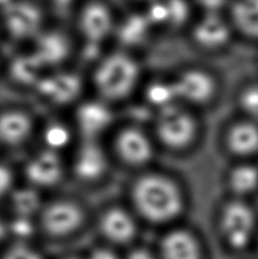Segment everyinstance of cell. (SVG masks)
<instances>
[{
    "instance_id": "cell-15",
    "label": "cell",
    "mask_w": 258,
    "mask_h": 259,
    "mask_svg": "<svg viewBox=\"0 0 258 259\" xmlns=\"http://www.w3.org/2000/svg\"><path fill=\"white\" fill-rule=\"evenodd\" d=\"M33 131V122L23 110L9 109L0 113V143L16 147L24 143Z\"/></svg>"
},
{
    "instance_id": "cell-24",
    "label": "cell",
    "mask_w": 258,
    "mask_h": 259,
    "mask_svg": "<svg viewBox=\"0 0 258 259\" xmlns=\"http://www.w3.org/2000/svg\"><path fill=\"white\" fill-rule=\"evenodd\" d=\"M72 131L65 124L53 122L46 126L42 133V140L46 149L61 152L71 142Z\"/></svg>"
},
{
    "instance_id": "cell-8",
    "label": "cell",
    "mask_w": 258,
    "mask_h": 259,
    "mask_svg": "<svg viewBox=\"0 0 258 259\" xmlns=\"http://www.w3.org/2000/svg\"><path fill=\"white\" fill-rule=\"evenodd\" d=\"M255 228V215L246 203L233 201L222 212V231L229 244L236 249L245 248Z\"/></svg>"
},
{
    "instance_id": "cell-33",
    "label": "cell",
    "mask_w": 258,
    "mask_h": 259,
    "mask_svg": "<svg viewBox=\"0 0 258 259\" xmlns=\"http://www.w3.org/2000/svg\"><path fill=\"white\" fill-rule=\"evenodd\" d=\"M128 259H154V257L146 250H137L131 253V256L128 257Z\"/></svg>"
},
{
    "instance_id": "cell-36",
    "label": "cell",
    "mask_w": 258,
    "mask_h": 259,
    "mask_svg": "<svg viewBox=\"0 0 258 259\" xmlns=\"http://www.w3.org/2000/svg\"><path fill=\"white\" fill-rule=\"evenodd\" d=\"M73 259H74V258H73Z\"/></svg>"
},
{
    "instance_id": "cell-19",
    "label": "cell",
    "mask_w": 258,
    "mask_h": 259,
    "mask_svg": "<svg viewBox=\"0 0 258 259\" xmlns=\"http://www.w3.org/2000/svg\"><path fill=\"white\" fill-rule=\"evenodd\" d=\"M164 259H200L197 240L186 231H174L166 235L162 243Z\"/></svg>"
},
{
    "instance_id": "cell-20",
    "label": "cell",
    "mask_w": 258,
    "mask_h": 259,
    "mask_svg": "<svg viewBox=\"0 0 258 259\" xmlns=\"http://www.w3.org/2000/svg\"><path fill=\"white\" fill-rule=\"evenodd\" d=\"M101 229L113 241L124 242L135 234V224L126 212L119 209L109 210L101 220Z\"/></svg>"
},
{
    "instance_id": "cell-32",
    "label": "cell",
    "mask_w": 258,
    "mask_h": 259,
    "mask_svg": "<svg viewBox=\"0 0 258 259\" xmlns=\"http://www.w3.org/2000/svg\"><path fill=\"white\" fill-rule=\"evenodd\" d=\"M90 259H117V258L113 252L101 249V250H97L92 253Z\"/></svg>"
},
{
    "instance_id": "cell-23",
    "label": "cell",
    "mask_w": 258,
    "mask_h": 259,
    "mask_svg": "<svg viewBox=\"0 0 258 259\" xmlns=\"http://www.w3.org/2000/svg\"><path fill=\"white\" fill-rule=\"evenodd\" d=\"M151 23L145 15H132L118 27V38L124 45H138L144 41L148 34Z\"/></svg>"
},
{
    "instance_id": "cell-29",
    "label": "cell",
    "mask_w": 258,
    "mask_h": 259,
    "mask_svg": "<svg viewBox=\"0 0 258 259\" xmlns=\"http://www.w3.org/2000/svg\"><path fill=\"white\" fill-rule=\"evenodd\" d=\"M5 259H41L40 256L26 247H15L9 251Z\"/></svg>"
},
{
    "instance_id": "cell-2",
    "label": "cell",
    "mask_w": 258,
    "mask_h": 259,
    "mask_svg": "<svg viewBox=\"0 0 258 259\" xmlns=\"http://www.w3.org/2000/svg\"><path fill=\"white\" fill-rule=\"evenodd\" d=\"M140 80L139 64L126 53L105 56L94 72L92 81L100 100L117 103L126 99L136 90Z\"/></svg>"
},
{
    "instance_id": "cell-28",
    "label": "cell",
    "mask_w": 258,
    "mask_h": 259,
    "mask_svg": "<svg viewBox=\"0 0 258 259\" xmlns=\"http://www.w3.org/2000/svg\"><path fill=\"white\" fill-rule=\"evenodd\" d=\"M12 231L18 238H27L33 232V226H32L29 217L18 216V219L13 222Z\"/></svg>"
},
{
    "instance_id": "cell-13",
    "label": "cell",
    "mask_w": 258,
    "mask_h": 259,
    "mask_svg": "<svg viewBox=\"0 0 258 259\" xmlns=\"http://www.w3.org/2000/svg\"><path fill=\"white\" fill-rule=\"evenodd\" d=\"M192 38L200 48L213 50L228 45L231 38V25L216 13H208L196 23Z\"/></svg>"
},
{
    "instance_id": "cell-10",
    "label": "cell",
    "mask_w": 258,
    "mask_h": 259,
    "mask_svg": "<svg viewBox=\"0 0 258 259\" xmlns=\"http://www.w3.org/2000/svg\"><path fill=\"white\" fill-rule=\"evenodd\" d=\"M63 169L61 152L44 148L27 160L25 175L35 187H52L62 179Z\"/></svg>"
},
{
    "instance_id": "cell-3",
    "label": "cell",
    "mask_w": 258,
    "mask_h": 259,
    "mask_svg": "<svg viewBox=\"0 0 258 259\" xmlns=\"http://www.w3.org/2000/svg\"><path fill=\"white\" fill-rule=\"evenodd\" d=\"M155 134L164 147L172 150H182L195 140L197 122L184 105H169L158 110L155 121Z\"/></svg>"
},
{
    "instance_id": "cell-22",
    "label": "cell",
    "mask_w": 258,
    "mask_h": 259,
    "mask_svg": "<svg viewBox=\"0 0 258 259\" xmlns=\"http://www.w3.org/2000/svg\"><path fill=\"white\" fill-rule=\"evenodd\" d=\"M12 75L22 84H38L45 74H41L45 67L32 53L18 56L12 64Z\"/></svg>"
},
{
    "instance_id": "cell-17",
    "label": "cell",
    "mask_w": 258,
    "mask_h": 259,
    "mask_svg": "<svg viewBox=\"0 0 258 259\" xmlns=\"http://www.w3.org/2000/svg\"><path fill=\"white\" fill-rule=\"evenodd\" d=\"M81 219V211L74 203L61 201L47 208L44 215V224L50 233L62 235L75 230Z\"/></svg>"
},
{
    "instance_id": "cell-6",
    "label": "cell",
    "mask_w": 258,
    "mask_h": 259,
    "mask_svg": "<svg viewBox=\"0 0 258 259\" xmlns=\"http://www.w3.org/2000/svg\"><path fill=\"white\" fill-rule=\"evenodd\" d=\"M173 90L178 104L204 105L215 95V81L208 73L198 68L182 72L172 81Z\"/></svg>"
},
{
    "instance_id": "cell-11",
    "label": "cell",
    "mask_w": 258,
    "mask_h": 259,
    "mask_svg": "<svg viewBox=\"0 0 258 259\" xmlns=\"http://www.w3.org/2000/svg\"><path fill=\"white\" fill-rule=\"evenodd\" d=\"M73 158V170L83 181L100 179L108 168V155L98 140H83Z\"/></svg>"
},
{
    "instance_id": "cell-7",
    "label": "cell",
    "mask_w": 258,
    "mask_h": 259,
    "mask_svg": "<svg viewBox=\"0 0 258 259\" xmlns=\"http://www.w3.org/2000/svg\"><path fill=\"white\" fill-rule=\"evenodd\" d=\"M77 24L85 42L89 46H98L113 32L115 20L107 5L101 2H91L81 9Z\"/></svg>"
},
{
    "instance_id": "cell-31",
    "label": "cell",
    "mask_w": 258,
    "mask_h": 259,
    "mask_svg": "<svg viewBox=\"0 0 258 259\" xmlns=\"http://www.w3.org/2000/svg\"><path fill=\"white\" fill-rule=\"evenodd\" d=\"M52 3L57 11L65 13L73 6V4L76 3V0H52Z\"/></svg>"
},
{
    "instance_id": "cell-9",
    "label": "cell",
    "mask_w": 258,
    "mask_h": 259,
    "mask_svg": "<svg viewBox=\"0 0 258 259\" xmlns=\"http://www.w3.org/2000/svg\"><path fill=\"white\" fill-rule=\"evenodd\" d=\"M113 123V113L103 100L84 101L75 112V124L83 140H99Z\"/></svg>"
},
{
    "instance_id": "cell-25",
    "label": "cell",
    "mask_w": 258,
    "mask_h": 259,
    "mask_svg": "<svg viewBox=\"0 0 258 259\" xmlns=\"http://www.w3.org/2000/svg\"><path fill=\"white\" fill-rule=\"evenodd\" d=\"M165 9V24L178 26L183 24L189 16V5L186 0H163Z\"/></svg>"
},
{
    "instance_id": "cell-18",
    "label": "cell",
    "mask_w": 258,
    "mask_h": 259,
    "mask_svg": "<svg viewBox=\"0 0 258 259\" xmlns=\"http://www.w3.org/2000/svg\"><path fill=\"white\" fill-rule=\"evenodd\" d=\"M231 25L247 38L258 39V0H234Z\"/></svg>"
},
{
    "instance_id": "cell-16",
    "label": "cell",
    "mask_w": 258,
    "mask_h": 259,
    "mask_svg": "<svg viewBox=\"0 0 258 259\" xmlns=\"http://www.w3.org/2000/svg\"><path fill=\"white\" fill-rule=\"evenodd\" d=\"M228 150L237 157H250L258 152V125L251 119L230 126L225 136Z\"/></svg>"
},
{
    "instance_id": "cell-35",
    "label": "cell",
    "mask_w": 258,
    "mask_h": 259,
    "mask_svg": "<svg viewBox=\"0 0 258 259\" xmlns=\"http://www.w3.org/2000/svg\"><path fill=\"white\" fill-rule=\"evenodd\" d=\"M138 2H142V3H149L151 4L153 2H155V0H138Z\"/></svg>"
},
{
    "instance_id": "cell-26",
    "label": "cell",
    "mask_w": 258,
    "mask_h": 259,
    "mask_svg": "<svg viewBox=\"0 0 258 259\" xmlns=\"http://www.w3.org/2000/svg\"><path fill=\"white\" fill-rule=\"evenodd\" d=\"M39 197L30 189H24L14 194V207L20 216L29 217L39 207Z\"/></svg>"
},
{
    "instance_id": "cell-27",
    "label": "cell",
    "mask_w": 258,
    "mask_h": 259,
    "mask_svg": "<svg viewBox=\"0 0 258 259\" xmlns=\"http://www.w3.org/2000/svg\"><path fill=\"white\" fill-rule=\"evenodd\" d=\"M239 105L250 117H258V84H252L243 89L239 96Z\"/></svg>"
},
{
    "instance_id": "cell-12",
    "label": "cell",
    "mask_w": 258,
    "mask_h": 259,
    "mask_svg": "<svg viewBox=\"0 0 258 259\" xmlns=\"http://www.w3.org/2000/svg\"><path fill=\"white\" fill-rule=\"evenodd\" d=\"M41 95L53 104L66 105L76 99L81 92V80L76 74H45L35 85Z\"/></svg>"
},
{
    "instance_id": "cell-5",
    "label": "cell",
    "mask_w": 258,
    "mask_h": 259,
    "mask_svg": "<svg viewBox=\"0 0 258 259\" xmlns=\"http://www.w3.org/2000/svg\"><path fill=\"white\" fill-rule=\"evenodd\" d=\"M114 150L117 158L133 167L144 166L154 157V143L144 130L126 126L119 130L114 139Z\"/></svg>"
},
{
    "instance_id": "cell-21",
    "label": "cell",
    "mask_w": 258,
    "mask_h": 259,
    "mask_svg": "<svg viewBox=\"0 0 258 259\" xmlns=\"http://www.w3.org/2000/svg\"><path fill=\"white\" fill-rule=\"evenodd\" d=\"M230 189L237 194H249L258 188V168L250 164H240L230 170Z\"/></svg>"
},
{
    "instance_id": "cell-1",
    "label": "cell",
    "mask_w": 258,
    "mask_h": 259,
    "mask_svg": "<svg viewBox=\"0 0 258 259\" xmlns=\"http://www.w3.org/2000/svg\"><path fill=\"white\" fill-rule=\"evenodd\" d=\"M133 200L141 214L154 222L177 217L183 206L181 191L163 174H145L135 183Z\"/></svg>"
},
{
    "instance_id": "cell-4",
    "label": "cell",
    "mask_w": 258,
    "mask_h": 259,
    "mask_svg": "<svg viewBox=\"0 0 258 259\" xmlns=\"http://www.w3.org/2000/svg\"><path fill=\"white\" fill-rule=\"evenodd\" d=\"M44 14L29 0H11L0 9V24L15 40L35 39L42 32Z\"/></svg>"
},
{
    "instance_id": "cell-34",
    "label": "cell",
    "mask_w": 258,
    "mask_h": 259,
    "mask_svg": "<svg viewBox=\"0 0 258 259\" xmlns=\"http://www.w3.org/2000/svg\"><path fill=\"white\" fill-rule=\"evenodd\" d=\"M4 234H5V226L2 223V221H0V240H2V238L4 237Z\"/></svg>"
},
{
    "instance_id": "cell-14",
    "label": "cell",
    "mask_w": 258,
    "mask_h": 259,
    "mask_svg": "<svg viewBox=\"0 0 258 259\" xmlns=\"http://www.w3.org/2000/svg\"><path fill=\"white\" fill-rule=\"evenodd\" d=\"M71 52L70 41L59 32H41L34 39L32 54L45 68L59 66Z\"/></svg>"
},
{
    "instance_id": "cell-37",
    "label": "cell",
    "mask_w": 258,
    "mask_h": 259,
    "mask_svg": "<svg viewBox=\"0 0 258 259\" xmlns=\"http://www.w3.org/2000/svg\"><path fill=\"white\" fill-rule=\"evenodd\" d=\"M0 25H2V24H0Z\"/></svg>"
},
{
    "instance_id": "cell-30",
    "label": "cell",
    "mask_w": 258,
    "mask_h": 259,
    "mask_svg": "<svg viewBox=\"0 0 258 259\" xmlns=\"http://www.w3.org/2000/svg\"><path fill=\"white\" fill-rule=\"evenodd\" d=\"M13 174L6 165L0 163V196L6 193L12 187Z\"/></svg>"
}]
</instances>
